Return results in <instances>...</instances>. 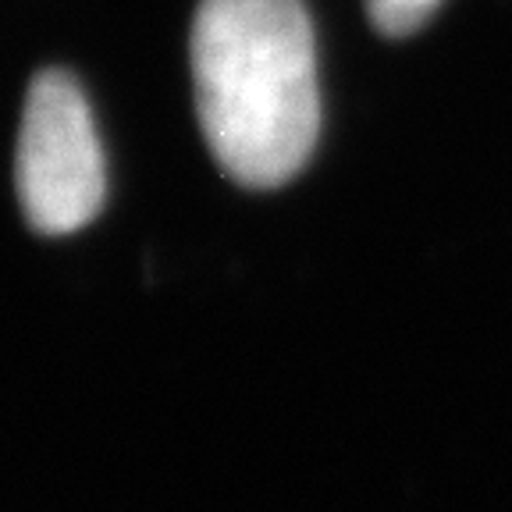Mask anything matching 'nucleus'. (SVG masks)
Listing matches in <instances>:
<instances>
[{"label":"nucleus","instance_id":"1","mask_svg":"<svg viewBox=\"0 0 512 512\" xmlns=\"http://www.w3.org/2000/svg\"><path fill=\"white\" fill-rule=\"evenodd\" d=\"M192 86L207 146L246 189H278L320 132L317 50L303 0H200Z\"/></svg>","mask_w":512,"mask_h":512},{"label":"nucleus","instance_id":"2","mask_svg":"<svg viewBox=\"0 0 512 512\" xmlns=\"http://www.w3.org/2000/svg\"><path fill=\"white\" fill-rule=\"evenodd\" d=\"M15 189L40 235L86 228L107 196V164L79 82L61 68L32 79L15 153Z\"/></svg>","mask_w":512,"mask_h":512},{"label":"nucleus","instance_id":"3","mask_svg":"<svg viewBox=\"0 0 512 512\" xmlns=\"http://www.w3.org/2000/svg\"><path fill=\"white\" fill-rule=\"evenodd\" d=\"M367 18L384 36H409L438 11L441 0H363Z\"/></svg>","mask_w":512,"mask_h":512}]
</instances>
